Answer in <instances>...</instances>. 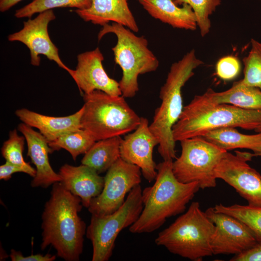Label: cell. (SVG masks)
Wrapping results in <instances>:
<instances>
[{"instance_id": "obj_18", "label": "cell", "mask_w": 261, "mask_h": 261, "mask_svg": "<svg viewBox=\"0 0 261 261\" xmlns=\"http://www.w3.org/2000/svg\"><path fill=\"white\" fill-rule=\"evenodd\" d=\"M74 12L86 22L103 26L110 22L121 24L134 32L139 29L127 0H92L86 9Z\"/></svg>"}, {"instance_id": "obj_27", "label": "cell", "mask_w": 261, "mask_h": 261, "mask_svg": "<svg viewBox=\"0 0 261 261\" xmlns=\"http://www.w3.org/2000/svg\"><path fill=\"white\" fill-rule=\"evenodd\" d=\"M251 49L243 59L244 78L241 80L245 85L261 90V42L251 39Z\"/></svg>"}, {"instance_id": "obj_24", "label": "cell", "mask_w": 261, "mask_h": 261, "mask_svg": "<svg viewBox=\"0 0 261 261\" xmlns=\"http://www.w3.org/2000/svg\"><path fill=\"white\" fill-rule=\"evenodd\" d=\"M96 141L87 130L82 128L66 133L55 140L48 142V145L53 152L64 149L75 160L79 155L85 154Z\"/></svg>"}, {"instance_id": "obj_28", "label": "cell", "mask_w": 261, "mask_h": 261, "mask_svg": "<svg viewBox=\"0 0 261 261\" xmlns=\"http://www.w3.org/2000/svg\"><path fill=\"white\" fill-rule=\"evenodd\" d=\"M177 5L187 4L192 9L196 18L197 26L202 37L210 31L211 24L210 16L221 4V0H174Z\"/></svg>"}, {"instance_id": "obj_30", "label": "cell", "mask_w": 261, "mask_h": 261, "mask_svg": "<svg viewBox=\"0 0 261 261\" xmlns=\"http://www.w3.org/2000/svg\"><path fill=\"white\" fill-rule=\"evenodd\" d=\"M241 65L238 59L232 56H227L218 60L216 64L217 75L224 80H231L239 73Z\"/></svg>"}, {"instance_id": "obj_2", "label": "cell", "mask_w": 261, "mask_h": 261, "mask_svg": "<svg viewBox=\"0 0 261 261\" xmlns=\"http://www.w3.org/2000/svg\"><path fill=\"white\" fill-rule=\"evenodd\" d=\"M173 160L157 165L154 184L142 190L143 210L136 222L129 227L133 233L152 232L167 219L183 213L187 204L200 188L197 182L184 183L175 177Z\"/></svg>"}, {"instance_id": "obj_5", "label": "cell", "mask_w": 261, "mask_h": 261, "mask_svg": "<svg viewBox=\"0 0 261 261\" xmlns=\"http://www.w3.org/2000/svg\"><path fill=\"white\" fill-rule=\"evenodd\" d=\"M215 230L199 203L193 202L185 213L158 234L155 242L172 254L200 261L213 255L210 244Z\"/></svg>"}, {"instance_id": "obj_35", "label": "cell", "mask_w": 261, "mask_h": 261, "mask_svg": "<svg viewBox=\"0 0 261 261\" xmlns=\"http://www.w3.org/2000/svg\"><path fill=\"white\" fill-rule=\"evenodd\" d=\"M254 130L257 133H261V122Z\"/></svg>"}, {"instance_id": "obj_9", "label": "cell", "mask_w": 261, "mask_h": 261, "mask_svg": "<svg viewBox=\"0 0 261 261\" xmlns=\"http://www.w3.org/2000/svg\"><path fill=\"white\" fill-rule=\"evenodd\" d=\"M180 142L181 154L172 163L175 177L184 183L197 182L202 189L215 187V169L227 151L202 137L185 139Z\"/></svg>"}, {"instance_id": "obj_38", "label": "cell", "mask_w": 261, "mask_h": 261, "mask_svg": "<svg viewBox=\"0 0 261 261\" xmlns=\"http://www.w3.org/2000/svg\"></svg>"}, {"instance_id": "obj_4", "label": "cell", "mask_w": 261, "mask_h": 261, "mask_svg": "<svg viewBox=\"0 0 261 261\" xmlns=\"http://www.w3.org/2000/svg\"><path fill=\"white\" fill-rule=\"evenodd\" d=\"M203 64L192 49L173 63L160 88V106L155 112L149 128L159 141L158 152L163 160L175 159V141L172 129L183 109L182 88L193 76L194 71Z\"/></svg>"}, {"instance_id": "obj_13", "label": "cell", "mask_w": 261, "mask_h": 261, "mask_svg": "<svg viewBox=\"0 0 261 261\" xmlns=\"http://www.w3.org/2000/svg\"><path fill=\"white\" fill-rule=\"evenodd\" d=\"M56 17L53 10L40 13L34 19L24 22L22 29L8 36L9 41H18L26 45L30 51V62L33 66L40 65V55H44L49 60L54 61L58 66L72 74L73 70L61 61L58 50L53 43L49 35V23Z\"/></svg>"}, {"instance_id": "obj_36", "label": "cell", "mask_w": 261, "mask_h": 261, "mask_svg": "<svg viewBox=\"0 0 261 261\" xmlns=\"http://www.w3.org/2000/svg\"><path fill=\"white\" fill-rule=\"evenodd\" d=\"M137 1L139 0H137Z\"/></svg>"}, {"instance_id": "obj_20", "label": "cell", "mask_w": 261, "mask_h": 261, "mask_svg": "<svg viewBox=\"0 0 261 261\" xmlns=\"http://www.w3.org/2000/svg\"><path fill=\"white\" fill-rule=\"evenodd\" d=\"M138 1L152 17L174 28L194 30L198 27L195 14L187 4L180 7L174 0Z\"/></svg>"}, {"instance_id": "obj_15", "label": "cell", "mask_w": 261, "mask_h": 261, "mask_svg": "<svg viewBox=\"0 0 261 261\" xmlns=\"http://www.w3.org/2000/svg\"><path fill=\"white\" fill-rule=\"evenodd\" d=\"M103 60L98 47L77 56V65L71 76L82 95L96 90L114 96L122 95L119 82L110 78L104 70Z\"/></svg>"}, {"instance_id": "obj_14", "label": "cell", "mask_w": 261, "mask_h": 261, "mask_svg": "<svg viewBox=\"0 0 261 261\" xmlns=\"http://www.w3.org/2000/svg\"><path fill=\"white\" fill-rule=\"evenodd\" d=\"M158 145L159 141L150 130L147 119L142 117L138 127L122 139L120 158L140 167L144 177L150 183L155 179L157 174L153 152Z\"/></svg>"}, {"instance_id": "obj_7", "label": "cell", "mask_w": 261, "mask_h": 261, "mask_svg": "<svg viewBox=\"0 0 261 261\" xmlns=\"http://www.w3.org/2000/svg\"><path fill=\"white\" fill-rule=\"evenodd\" d=\"M121 24L112 22L103 26L98 35L99 41L110 33L117 38L116 44L112 50L115 61L122 71L119 84L125 98H132L139 91L140 75L154 72L159 66L157 58L148 47L147 40Z\"/></svg>"}, {"instance_id": "obj_16", "label": "cell", "mask_w": 261, "mask_h": 261, "mask_svg": "<svg viewBox=\"0 0 261 261\" xmlns=\"http://www.w3.org/2000/svg\"><path fill=\"white\" fill-rule=\"evenodd\" d=\"M18 130L27 142V156L36 167V175L31 181V187L47 188L61 182L59 174L54 171L50 164L48 155L53 151L45 137L23 122L19 124Z\"/></svg>"}, {"instance_id": "obj_17", "label": "cell", "mask_w": 261, "mask_h": 261, "mask_svg": "<svg viewBox=\"0 0 261 261\" xmlns=\"http://www.w3.org/2000/svg\"><path fill=\"white\" fill-rule=\"evenodd\" d=\"M61 183L72 194L79 197L83 206L88 208L91 200L103 189L104 178L90 167L65 164L59 169Z\"/></svg>"}, {"instance_id": "obj_23", "label": "cell", "mask_w": 261, "mask_h": 261, "mask_svg": "<svg viewBox=\"0 0 261 261\" xmlns=\"http://www.w3.org/2000/svg\"><path fill=\"white\" fill-rule=\"evenodd\" d=\"M122 140L120 136H116L96 141L84 154L81 163L99 174L107 171L120 158Z\"/></svg>"}, {"instance_id": "obj_32", "label": "cell", "mask_w": 261, "mask_h": 261, "mask_svg": "<svg viewBox=\"0 0 261 261\" xmlns=\"http://www.w3.org/2000/svg\"><path fill=\"white\" fill-rule=\"evenodd\" d=\"M10 257L12 261H54L56 256L47 253L45 255L42 254H32L24 256L20 251L11 249Z\"/></svg>"}, {"instance_id": "obj_29", "label": "cell", "mask_w": 261, "mask_h": 261, "mask_svg": "<svg viewBox=\"0 0 261 261\" xmlns=\"http://www.w3.org/2000/svg\"><path fill=\"white\" fill-rule=\"evenodd\" d=\"M25 140L24 136H19L15 129L10 131L9 138L1 148L2 156L6 161L24 166L30 165L25 161L23 156Z\"/></svg>"}, {"instance_id": "obj_21", "label": "cell", "mask_w": 261, "mask_h": 261, "mask_svg": "<svg viewBox=\"0 0 261 261\" xmlns=\"http://www.w3.org/2000/svg\"><path fill=\"white\" fill-rule=\"evenodd\" d=\"M203 95L214 103L230 104L244 109L261 110V90L244 85L241 80L234 82L226 90L216 92L208 88Z\"/></svg>"}, {"instance_id": "obj_19", "label": "cell", "mask_w": 261, "mask_h": 261, "mask_svg": "<svg viewBox=\"0 0 261 261\" xmlns=\"http://www.w3.org/2000/svg\"><path fill=\"white\" fill-rule=\"evenodd\" d=\"M84 107L72 115L66 116H50L22 108L15 111V115L26 124L38 129L48 142L61 135L82 129L81 119Z\"/></svg>"}, {"instance_id": "obj_12", "label": "cell", "mask_w": 261, "mask_h": 261, "mask_svg": "<svg viewBox=\"0 0 261 261\" xmlns=\"http://www.w3.org/2000/svg\"><path fill=\"white\" fill-rule=\"evenodd\" d=\"M205 212L215 226L210 244L213 255H238L258 243L251 230L238 219L217 212L213 207Z\"/></svg>"}, {"instance_id": "obj_26", "label": "cell", "mask_w": 261, "mask_h": 261, "mask_svg": "<svg viewBox=\"0 0 261 261\" xmlns=\"http://www.w3.org/2000/svg\"><path fill=\"white\" fill-rule=\"evenodd\" d=\"M91 3L92 0H34L16 10L14 16L18 18H30L35 14L59 7H73L84 10L88 8Z\"/></svg>"}, {"instance_id": "obj_11", "label": "cell", "mask_w": 261, "mask_h": 261, "mask_svg": "<svg viewBox=\"0 0 261 261\" xmlns=\"http://www.w3.org/2000/svg\"><path fill=\"white\" fill-rule=\"evenodd\" d=\"M253 157L249 152L227 151L217 166L215 175L233 188L248 205L261 207V175L247 163Z\"/></svg>"}, {"instance_id": "obj_3", "label": "cell", "mask_w": 261, "mask_h": 261, "mask_svg": "<svg viewBox=\"0 0 261 261\" xmlns=\"http://www.w3.org/2000/svg\"><path fill=\"white\" fill-rule=\"evenodd\" d=\"M261 122V110H247L208 101L203 95H196L183 107L172 129L174 140L202 137L221 128L239 127L255 130Z\"/></svg>"}, {"instance_id": "obj_37", "label": "cell", "mask_w": 261, "mask_h": 261, "mask_svg": "<svg viewBox=\"0 0 261 261\" xmlns=\"http://www.w3.org/2000/svg\"></svg>"}, {"instance_id": "obj_6", "label": "cell", "mask_w": 261, "mask_h": 261, "mask_svg": "<svg viewBox=\"0 0 261 261\" xmlns=\"http://www.w3.org/2000/svg\"><path fill=\"white\" fill-rule=\"evenodd\" d=\"M83 97L81 127L96 141L129 133L140 123L141 117L122 95L114 96L96 90Z\"/></svg>"}, {"instance_id": "obj_31", "label": "cell", "mask_w": 261, "mask_h": 261, "mask_svg": "<svg viewBox=\"0 0 261 261\" xmlns=\"http://www.w3.org/2000/svg\"><path fill=\"white\" fill-rule=\"evenodd\" d=\"M18 172L24 173L33 178L36 175V171L30 164L24 166L6 161L5 163L0 166V179L8 180L11 178L13 174Z\"/></svg>"}, {"instance_id": "obj_1", "label": "cell", "mask_w": 261, "mask_h": 261, "mask_svg": "<svg viewBox=\"0 0 261 261\" xmlns=\"http://www.w3.org/2000/svg\"><path fill=\"white\" fill-rule=\"evenodd\" d=\"M81 199L72 194L60 182L52 185L50 197L42 215L41 249L52 246L57 255L66 261L80 260L84 246L86 225L79 213Z\"/></svg>"}, {"instance_id": "obj_22", "label": "cell", "mask_w": 261, "mask_h": 261, "mask_svg": "<svg viewBox=\"0 0 261 261\" xmlns=\"http://www.w3.org/2000/svg\"><path fill=\"white\" fill-rule=\"evenodd\" d=\"M202 137L227 151L245 148L252 150L254 156L261 155V133L245 134L238 132L234 127H228L211 130Z\"/></svg>"}, {"instance_id": "obj_10", "label": "cell", "mask_w": 261, "mask_h": 261, "mask_svg": "<svg viewBox=\"0 0 261 261\" xmlns=\"http://www.w3.org/2000/svg\"><path fill=\"white\" fill-rule=\"evenodd\" d=\"M140 167L120 158L107 171L101 193L87 208L91 215H105L117 210L127 193L141 182Z\"/></svg>"}, {"instance_id": "obj_33", "label": "cell", "mask_w": 261, "mask_h": 261, "mask_svg": "<svg viewBox=\"0 0 261 261\" xmlns=\"http://www.w3.org/2000/svg\"><path fill=\"white\" fill-rule=\"evenodd\" d=\"M231 261H261V242L247 250L238 255H234Z\"/></svg>"}, {"instance_id": "obj_25", "label": "cell", "mask_w": 261, "mask_h": 261, "mask_svg": "<svg viewBox=\"0 0 261 261\" xmlns=\"http://www.w3.org/2000/svg\"><path fill=\"white\" fill-rule=\"evenodd\" d=\"M214 210L232 216L245 223L253 232L258 242H261V207L234 204L226 206L220 203Z\"/></svg>"}, {"instance_id": "obj_34", "label": "cell", "mask_w": 261, "mask_h": 261, "mask_svg": "<svg viewBox=\"0 0 261 261\" xmlns=\"http://www.w3.org/2000/svg\"><path fill=\"white\" fill-rule=\"evenodd\" d=\"M22 0H0V11L4 12Z\"/></svg>"}, {"instance_id": "obj_8", "label": "cell", "mask_w": 261, "mask_h": 261, "mask_svg": "<svg viewBox=\"0 0 261 261\" xmlns=\"http://www.w3.org/2000/svg\"><path fill=\"white\" fill-rule=\"evenodd\" d=\"M142 192L140 184L130 190L123 204L113 213L91 215L86 234L92 245V261L109 260L120 232L134 223L143 210Z\"/></svg>"}]
</instances>
